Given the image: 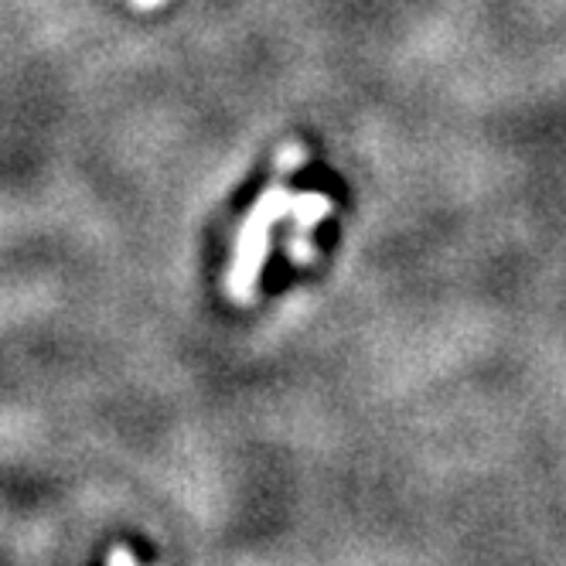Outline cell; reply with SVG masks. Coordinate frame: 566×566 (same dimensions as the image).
Wrapping results in <instances>:
<instances>
[{
	"instance_id": "2",
	"label": "cell",
	"mask_w": 566,
	"mask_h": 566,
	"mask_svg": "<svg viewBox=\"0 0 566 566\" xmlns=\"http://www.w3.org/2000/svg\"><path fill=\"white\" fill-rule=\"evenodd\" d=\"M134 8H140V11H154V8H160V4H168V0H130Z\"/></svg>"
},
{
	"instance_id": "1",
	"label": "cell",
	"mask_w": 566,
	"mask_h": 566,
	"mask_svg": "<svg viewBox=\"0 0 566 566\" xmlns=\"http://www.w3.org/2000/svg\"><path fill=\"white\" fill-rule=\"evenodd\" d=\"M287 212H291V195L283 188H270L256 201L250 219L242 222L239 239H235V256H232V266L226 276V287H229L232 301H250V294L256 287V276L263 270V260H266V250H270V232Z\"/></svg>"
}]
</instances>
